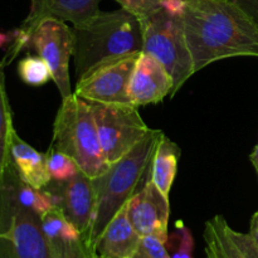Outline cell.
Wrapping results in <instances>:
<instances>
[{
  "label": "cell",
  "mask_w": 258,
  "mask_h": 258,
  "mask_svg": "<svg viewBox=\"0 0 258 258\" xmlns=\"http://www.w3.org/2000/svg\"><path fill=\"white\" fill-rule=\"evenodd\" d=\"M45 154H47V169L52 180H70L81 171L75 159H72L67 154L55 150L50 146Z\"/></svg>",
  "instance_id": "7402d4cb"
},
{
  "label": "cell",
  "mask_w": 258,
  "mask_h": 258,
  "mask_svg": "<svg viewBox=\"0 0 258 258\" xmlns=\"http://www.w3.org/2000/svg\"><path fill=\"white\" fill-rule=\"evenodd\" d=\"M18 202L40 217L54 207L52 196L44 189H35L19 179L17 186Z\"/></svg>",
  "instance_id": "44dd1931"
},
{
  "label": "cell",
  "mask_w": 258,
  "mask_h": 258,
  "mask_svg": "<svg viewBox=\"0 0 258 258\" xmlns=\"http://www.w3.org/2000/svg\"><path fill=\"white\" fill-rule=\"evenodd\" d=\"M186 2L185 0H163L161 2V8L166 13L175 17H183L185 12Z\"/></svg>",
  "instance_id": "83f0119b"
},
{
  "label": "cell",
  "mask_w": 258,
  "mask_h": 258,
  "mask_svg": "<svg viewBox=\"0 0 258 258\" xmlns=\"http://www.w3.org/2000/svg\"><path fill=\"white\" fill-rule=\"evenodd\" d=\"M73 58L77 81L100 66L143 52L141 22L120 8L73 25Z\"/></svg>",
  "instance_id": "7a4b0ae2"
},
{
  "label": "cell",
  "mask_w": 258,
  "mask_h": 258,
  "mask_svg": "<svg viewBox=\"0 0 258 258\" xmlns=\"http://www.w3.org/2000/svg\"><path fill=\"white\" fill-rule=\"evenodd\" d=\"M18 75L28 86L39 87L52 80V72L39 55H27L18 63Z\"/></svg>",
  "instance_id": "ffe728a7"
},
{
  "label": "cell",
  "mask_w": 258,
  "mask_h": 258,
  "mask_svg": "<svg viewBox=\"0 0 258 258\" xmlns=\"http://www.w3.org/2000/svg\"><path fill=\"white\" fill-rule=\"evenodd\" d=\"M0 258H50L39 214L18 202L0 218Z\"/></svg>",
  "instance_id": "52a82bcc"
},
{
  "label": "cell",
  "mask_w": 258,
  "mask_h": 258,
  "mask_svg": "<svg viewBox=\"0 0 258 258\" xmlns=\"http://www.w3.org/2000/svg\"><path fill=\"white\" fill-rule=\"evenodd\" d=\"M143 52L155 57L173 78V98L194 75L193 58L188 48L183 17L166 13L163 8L141 19Z\"/></svg>",
  "instance_id": "5b68a950"
},
{
  "label": "cell",
  "mask_w": 258,
  "mask_h": 258,
  "mask_svg": "<svg viewBox=\"0 0 258 258\" xmlns=\"http://www.w3.org/2000/svg\"><path fill=\"white\" fill-rule=\"evenodd\" d=\"M139 54L120 58L97 67L77 81L75 93L85 101L133 105L128 86Z\"/></svg>",
  "instance_id": "9c48e42d"
},
{
  "label": "cell",
  "mask_w": 258,
  "mask_h": 258,
  "mask_svg": "<svg viewBox=\"0 0 258 258\" xmlns=\"http://www.w3.org/2000/svg\"><path fill=\"white\" fill-rule=\"evenodd\" d=\"M102 0H32L29 15L18 28L20 35L30 44L37 25L47 18H55L73 25L81 24L97 15Z\"/></svg>",
  "instance_id": "4fadbf2b"
},
{
  "label": "cell",
  "mask_w": 258,
  "mask_h": 258,
  "mask_svg": "<svg viewBox=\"0 0 258 258\" xmlns=\"http://www.w3.org/2000/svg\"><path fill=\"white\" fill-rule=\"evenodd\" d=\"M173 78L153 55L141 52L128 86L131 103L136 107L159 103L173 92Z\"/></svg>",
  "instance_id": "7c38bea8"
},
{
  "label": "cell",
  "mask_w": 258,
  "mask_h": 258,
  "mask_svg": "<svg viewBox=\"0 0 258 258\" xmlns=\"http://www.w3.org/2000/svg\"><path fill=\"white\" fill-rule=\"evenodd\" d=\"M180 154V148L163 134L151 161L150 179L166 198L170 196L171 186L175 180Z\"/></svg>",
  "instance_id": "e0dca14e"
},
{
  "label": "cell",
  "mask_w": 258,
  "mask_h": 258,
  "mask_svg": "<svg viewBox=\"0 0 258 258\" xmlns=\"http://www.w3.org/2000/svg\"><path fill=\"white\" fill-rule=\"evenodd\" d=\"M175 237L178 241V246H176V249L174 251L171 258H193L194 239L190 229L183 222L176 223Z\"/></svg>",
  "instance_id": "484cf974"
},
{
  "label": "cell",
  "mask_w": 258,
  "mask_h": 258,
  "mask_svg": "<svg viewBox=\"0 0 258 258\" xmlns=\"http://www.w3.org/2000/svg\"><path fill=\"white\" fill-rule=\"evenodd\" d=\"M121 8L135 15L139 20L145 19L161 8L163 0H115Z\"/></svg>",
  "instance_id": "d4e9b609"
},
{
  "label": "cell",
  "mask_w": 258,
  "mask_h": 258,
  "mask_svg": "<svg viewBox=\"0 0 258 258\" xmlns=\"http://www.w3.org/2000/svg\"><path fill=\"white\" fill-rule=\"evenodd\" d=\"M127 214L141 237L155 236L168 243L170 202L154 185L150 178L127 202Z\"/></svg>",
  "instance_id": "8fae6325"
},
{
  "label": "cell",
  "mask_w": 258,
  "mask_h": 258,
  "mask_svg": "<svg viewBox=\"0 0 258 258\" xmlns=\"http://www.w3.org/2000/svg\"><path fill=\"white\" fill-rule=\"evenodd\" d=\"M12 159L20 179L35 189H43L50 183L47 169V154L39 153L25 143L15 131L12 140Z\"/></svg>",
  "instance_id": "2e32d148"
},
{
  "label": "cell",
  "mask_w": 258,
  "mask_h": 258,
  "mask_svg": "<svg viewBox=\"0 0 258 258\" xmlns=\"http://www.w3.org/2000/svg\"><path fill=\"white\" fill-rule=\"evenodd\" d=\"M238 5L258 27V0H229Z\"/></svg>",
  "instance_id": "4316f807"
},
{
  "label": "cell",
  "mask_w": 258,
  "mask_h": 258,
  "mask_svg": "<svg viewBox=\"0 0 258 258\" xmlns=\"http://www.w3.org/2000/svg\"><path fill=\"white\" fill-rule=\"evenodd\" d=\"M50 258H93V248L83 237L76 239H47Z\"/></svg>",
  "instance_id": "603a6c76"
},
{
  "label": "cell",
  "mask_w": 258,
  "mask_h": 258,
  "mask_svg": "<svg viewBox=\"0 0 258 258\" xmlns=\"http://www.w3.org/2000/svg\"><path fill=\"white\" fill-rule=\"evenodd\" d=\"M165 244V242L155 236L141 237L138 251L133 258H171Z\"/></svg>",
  "instance_id": "cb8c5ba5"
},
{
  "label": "cell",
  "mask_w": 258,
  "mask_h": 258,
  "mask_svg": "<svg viewBox=\"0 0 258 258\" xmlns=\"http://www.w3.org/2000/svg\"><path fill=\"white\" fill-rule=\"evenodd\" d=\"M92 110L101 146L108 164H112L138 145L151 128L136 106L87 101Z\"/></svg>",
  "instance_id": "8992f818"
},
{
  "label": "cell",
  "mask_w": 258,
  "mask_h": 258,
  "mask_svg": "<svg viewBox=\"0 0 258 258\" xmlns=\"http://www.w3.org/2000/svg\"><path fill=\"white\" fill-rule=\"evenodd\" d=\"M141 236L127 214V203L117 212L93 244V253L102 258H133Z\"/></svg>",
  "instance_id": "9a60e30c"
},
{
  "label": "cell",
  "mask_w": 258,
  "mask_h": 258,
  "mask_svg": "<svg viewBox=\"0 0 258 258\" xmlns=\"http://www.w3.org/2000/svg\"><path fill=\"white\" fill-rule=\"evenodd\" d=\"M15 128L9 97L5 88V76L0 64V212L10 206L20 176L12 159V140Z\"/></svg>",
  "instance_id": "5bb4252c"
},
{
  "label": "cell",
  "mask_w": 258,
  "mask_h": 258,
  "mask_svg": "<svg viewBox=\"0 0 258 258\" xmlns=\"http://www.w3.org/2000/svg\"><path fill=\"white\" fill-rule=\"evenodd\" d=\"M50 148L75 159L81 171L93 179L108 169L96 128L92 110L87 101L75 92L63 98L53 123Z\"/></svg>",
  "instance_id": "277c9868"
},
{
  "label": "cell",
  "mask_w": 258,
  "mask_h": 258,
  "mask_svg": "<svg viewBox=\"0 0 258 258\" xmlns=\"http://www.w3.org/2000/svg\"><path fill=\"white\" fill-rule=\"evenodd\" d=\"M185 2H190V0H185Z\"/></svg>",
  "instance_id": "d6a6232c"
},
{
  "label": "cell",
  "mask_w": 258,
  "mask_h": 258,
  "mask_svg": "<svg viewBox=\"0 0 258 258\" xmlns=\"http://www.w3.org/2000/svg\"><path fill=\"white\" fill-rule=\"evenodd\" d=\"M207 258H246L223 216H216L204 226Z\"/></svg>",
  "instance_id": "ac0fdd59"
},
{
  "label": "cell",
  "mask_w": 258,
  "mask_h": 258,
  "mask_svg": "<svg viewBox=\"0 0 258 258\" xmlns=\"http://www.w3.org/2000/svg\"><path fill=\"white\" fill-rule=\"evenodd\" d=\"M42 228L47 239H76L82 237L77 228L66 218L63 212L58 207L52 209L40 217Z\"/></svg>",
  "instance_id": "d6986e66"
},
{
  "label": "cell",
  "mask_w": 258,
  "mask_h": 258,
  "mask_svg": "<svg viewBox=\"0 0 258 258\" xmlns=\"http://www.w3.org/2000/svg\"><path fill=\"white\" fill-rule=\"evenodd\" d=\"M52 196L54 207H58L66 218L80 231L90 243V232L95 218L96 194L92 179L82 171L66 181L50 180L45 188Z\"/></svg>",
  "instance_id": "30bf717a"
},
{
  "label": "cell",
  "mask_w": 258,
  "mask_h": 258,
  "mask_svg": "<svg viewBox=\"0 0 258 258\" xmlns=\"http://www.w3.org/2000/svg\"><path fill=\"white\" fill-rule=\"evenodd\" d=\"M29 48L48 64L60 98L70 97L73 93L70 80V59L73 57L72 28L55 18L43 19L33 32Z\"/></svg>",
  "instance_id": "ba28073f"
},
{
  "label": "cell",
  "mask_w": 258,
  "mask_h": 258,
  "mask_svg": "<svg viewBox=\"0 0 258 258\" xmlns=\"http://www.w3.org/2000/svg\"><path fill=\"white\" fill-rule=\"evenodd\" d=\"M93 258H102V257H100V256H97V254H93Z\"/></svg>",
  "instance_id": "1f68e13d"
},
{
  "label": "cell",
  "mask_w": 258,
  "mask_h": 258,
  "mask_svg": "<svg viewBox=\"0 0 258 258\" xmlns=\"http://www.w3.org/2000/svg\"><path fill=\"white\" fill-rule=\"evenodd\" d=\"M249 236L254 241V243L258 246V211L253 214L251 219V226H249Z\"/></svg>",
  "instance_id": "f1b7e54d"
},
{
  "label": "cell",
  "mask_w": 258,
  "mask_h": 258,
  "mask_svg": "<svg viewBox=\"0 0 258 258\" xmlns=\"http://www.w3.org/2000/svg\"><path fill=\"white\" fill-rule=\"evenodd\" d=\"M163 134V131L151 128L138 145L117 161L110 164L102 175L92 179L96 207L88 238L92 248L111 219L150 178L151 161Z\"/></svg>",
  "instance_id": "3957f363"
},
{
  "label": "cell",
  "mask_w": 258,
  "mask_h": 258,
  "mask_svg": "<svg viewBox=\"0 0 258 258\" xmlns=\"http://www.w3.org/2000/svg\"><path fill=\"white\" fill-rule=\"evenodd\" d=\"M13 39H14V34L13 32L8 33V34H4V33H0V48L4 47L8 43H12Z\"/></svg>",
  "instance_id": "f546056e"
},
{
  "label": "cell",
  "mask_w": 258,
  "mask_h": 258,
  "mask_svg": "<svg viewBox=\"0 0 258 258\" xmlns=\"http://www.w3.org/2000/svg\"><path fill=\"white\" fill-rule=\"evenodd\" d=\"M183 22L194 72L227 58H258V27L229 0L186 2Z\"/></svg>",
  "instance_id": "6da1fadb"
},
{
  "label": "cell",
  "mask_w": 258,
  "mask_h": 258,
  "mask_svg": "<svg viewBox=\"0 0 258 258\" xmlns=\"http://www.w3.org/2000/svg\"><path fill=\"white\" fill-rule=\"evenodd\" d=\"M249 160H251L252 165H253L254 169H256V173H257V175H258V143H257L256 148H254L253 153H252L251 155H249Z\"/></svg>",
  "instance_id": "4dcf8cb0"
}]
</instances>
